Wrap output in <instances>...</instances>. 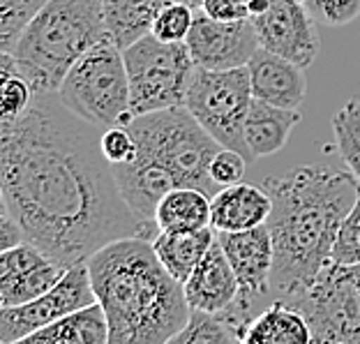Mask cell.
Wrapping results in <instances>:
<instances>
[{
  "mask_svg": "<svg viewBox=\"0 0 360 344\" xmlns=\"http://www.w3.org/2000/svg\"><path fill=\"white\" fill-rule=\"evenodd\" d=\"M0 190L26 241L63 268L84 264L120 238L155 241L134 215L97 125L39 93L19 118L0 120Z\"/></svg>",
  "mask_w": 360,
  "mask_h": 344,
  "instance_id": "6da1fadb",
  "label": "cell"
},
{
  "mask_svg": "<svg viewBox=\"0 0 360 344\" xmlns=\"http://www.w3.org/2000/svg\"><path fill=\"white\" fill-rule=\"evenodd\" d=\"M264 187L273 199L266 222L275 248L270 296L291 302L333 261V245L358 199L360 180L351 171L305 165L268 176Z\"/></svg>",
  "mask_w": 360,
  "mask_h": 344,
  "instance_id": "7a4b0ae2",
  "label": "cell"
},
{
  "mask_svg": "<svg viewBox=\"0 0 360 344\" xmlns=\"http://www.w3.org/2000/svg\"><path fill=\"white\" fill-rule=\"evenodd\" d=\"M86 264L109 321V344H171L190 321L183 282L165 268L153 241H113Z\"/></svg>",
  "mask_w": 360,
  "mask_h": 344,
  "instance_id": "3957f363",
  "label": "cell"
},
{
  "mask_svg": "<svg viewBox=\"0 0 360 344\" xmlns=\"http://www.w3.org/2000/svg\"><path fill=\"white\" fill-rule=\"evenodd\" d=\"M106 37L104 0H49L10 53L32 93H58L75 63Z\"/></svg>",
  "mask_w": 360,
  "mask_h": 344,
  "instance_id": "277c9868",
  "label": "cell"
},
{
  "mask_svg": "<svg viewBox=\"0 0 360 344\" xmlns=\"http://www.w3.org/2000/svg\"><path fill=\"white\" fill-rule=\"evenodd\" d=\"M129 129L139 144V155L167 167L178 187H196L210 199L219 192V185L210 178V162L222 146L185 104L136 116Z\"/></svg>",
  "mask_w": 360,
  "mask_h": 344,
  "instance_id": "5b68a950",
  "label": "cell"
},
{
  "mask_svg": "<svg viewBox=\"0 0 360 344\" xmlns=\"http://www.w3.org/2000/svg\"><path fill=\"white\" fill-rule=\"evenodd\" d=\"M60 102L100 129L129 125V77L122 49L111 37L97 42L68 72L58 90Z\"/></svg>",
  "mask_w": 360,
  "mask_h": 344,
  "instance_id": "8992f818",
  "label": "cell"
},
{
  "mask_svg": "<svg viewBox=\"0 0 360 344\" xmlns=\"http://www.w3.org/2000/svg\"><path fill=\"white\" fill-rule=\"evenodd\" d=\"M134 118L185 104L196 65L187 42H165L153 32L122 49Z\"/></svg>",
  "mask_w": 360,
  "mask_h": 344,
  "instance_id": "52a82bcc",
  "label": "cell"
},
{
  "mask_svg": "<svg viewBox=\"0 0 360 344\" xmlns=\"http://www.w3.org/2000/svg\"><path fill=\"white\" fill-rule=\"evenodd\" d=\"M289 305L307 319L316 344H360V264L330 261Z\"/></svg>",
  "mask_w": 360,
  "mask_h": 344,
  "instance_id": "ba28073f",
  "label": "cell"
},
{
  "mask_svg": "<svg viewBox=\"0 0 360 344\" xmlns=\"http://www.w3.org/2000/svg\"><path fill=\"white\" fill-rule=\"evenodd\" d=\"M255 100L248 65L233 70H199L196 68L185 106L224 148L240 151L252 160L245 144V118Z\"/></svg>",
  "mask_w": 360,
  "mask_h": 344,
  "instance_id": "9c48e42d",
  "label": "cell"
},
{
  "mask_svg": "<svg viewBox=\"0 0 360 344\" xmlns=\"http://www.w3.org/2000/svg\"><path fill=\"white\" fill-rule=\"evenodd\" d=\"M93 302H97V296L88 264L84 261V264L68 268L60 282L53 284L42 296L0 310V344H21L28 335Z\"/></svg>",
  "mask_w": 360,
  "mask_h": 344,
  "instance_id": "30bf717a",
  "label": "cell"
},
{
  "mask_svg": "<svg viewBox=\"0 0 360 344\" xmlns=\"http://www.w3.org/2000/svg\"><path fill=\"white\" fill-rule=\"evenodd\" d=\"M259 44L282 58L309 68L319 56L316 16L300 0H270V7L252 16Z\"/></svg>",
  "mask_w": 360,
  "mask_h": 344,
  "instance_id": "8fae6325",
  "label": "cell"
},
{
  "mask_svg": "<svg viewBox=\"0 0 360 344\" xmlns=\"http://www.w3.org/2000/svg\"><path fill=\"white\" fill-rule=\"evenodd\" d=\"M185 42L199 70L243 68L261 46L252 19L217 21L203 10H196Z\"/></svg>",
  "mask_w": 360,
  "mask_h": 344,
  "instance_id": "7c38bea8",
  "label": "cell"
},
{
  "mask_svg": "<svg viewBox=\"0 0 360 344\" xmlns=\"http://www.w3.org/2000/svg\"><path fill=\"white\" fill-rule=\"evenodd\" d=\"M222 250L240 284V298L250 300L259 310H266L270 296V275H273L275 248L268 224L245 231H217Z\"/></svg>",
  "mask_w": 360,
  "mask_h": 344,
  "instance_id": "4fadbf2b",
  "label": "cell"
},
{
  "mask_svg": "<svg viewBox=\"0 0 360 344\" xmlns=\"http://www.w3.org/2000/svg\"><path fill=\"white\" fill-rule=\"evenodd\" d=\"M68 268L56 264L42 250L23 241L0 255V307H12L42 296Z\"/></svg>",
  "mask_w": 360,
  "mask_h": 344,
  "instance_id": "5bb4252c",
  "label": "cell"
},
{
  "mask_svg": "<svg viewBox=\"0 0 360 344\" xmlns=\"http://www.w3.org/2000/svg\"><path fill=\"white\" fill-rule=\"evenodd\" d=\"M113 174H116L118 187L134 215L141 219L146 227L160 234L155 212L162 201V196L169 194L174 187H178L176 178L171 176L167 167L158 165L148 158L136 155L132 162H122V165H111Z\"/></svg>",
  "mask_w": 360,
  "mask_h": 344,
  "instance_id": "9a60e30c",
  "label": "cell"
},
{
  "mask_svg": "<svg viewBox=\"0 0 360 344\" xmlns=\"http://www.w3.org/2000/svg\"><path fill=\"white\" fill-rule=\"evenodd\" d=\"M185 298L192 310L201 312H224L240 296V284L231 264L222 250V243L215 238L201 259V264L192 270V275L183 282Z\"/></svg>",
  "mask_w": 360,
  "mask_h": 344,
  "instance_id": "2e32d148",
  "label": "cell"
},
{
  "mask_svg": "<svg viewBox=\"0 0 360 344\" xmlns=\"http://www.w3.org/2000/svg\"><path fill=\"white\" fill-rule=\"evenodd\" d=\"M248 70L252 93L257 100L277 104L282 109H298L305 100L307 81L302 75L305 68H300V65L259 46L248 63Z\"/></svg>",
  "mask_w": 360,
  "mask_h": 344,
  "instance_id": "e0dca14e",
  "label": "cell"
},
{
  "mask_svg": "<svg viewBox=\"0 0 360 344\" xmlns=\"http://www.w3.org/2000/svg\"><path fill=\"white\" fill-rule=\"evenodd\" d=\"M273 199L264 185L236 183L222 187L210 199V227L215 231H245L268 222Z\"/></svg>",
  "mask_w": 360,
  "mask_h": 344,
  "instance_id": "ac0fdd59",
  "label": "cell"
},
{
  "mask_svg": "<svg viewBox=\"0 0 360 344\" xmlns=\"http://www.w3.org/2000/svg\"><path fill=\"white\" fill-rule=\"evenodd\" d=\"M300 120L302 116L298 109H282V106L255 97L245 118V144H248L252 160L268 158L282 151Z\"/></svg>",
  "mask_w": 360,
  "mask_h": 344,
  "instance_id": "d6986e66",
  "label": "cell"
},
{
  "mask_svg": "<svg viewBox=\"0 0 360 344\" xmlns=\"http://www.w3.org/2000/svg\"><path fill=\"white\" fill-rule=\"evenodd\" d=\"M21 344H109V321L100 302L60 317Z\"/></svg>",
  "mask_w": 360,
  "mask_h": 344,
  "instance_id": "ffe728a7",
  "label": "cell"
},
{
  "mask_svg": "<svg viewBox=\"0 0 360 344\" xmlns=\"http://www.w3.org/2000/svg\"><path fill=\"white\" fill-rule=\"evenodd\" d=\"M215 238L217 231L212 227L196 229V231H160L155 236L153 248L169 273L178 282H185L206 257Z\"/></svg>",
  "mask_w": 360,
  "mask_h": 344,
  "instance_id": "44dd1931",
  "label": "cell"
},
{
  "mask_svg": "<svg viewBox=\"0 0 360 344\" xmlns=\"http://www.w3.org/2000/svg\"><path fill=\"white\" fill-rule=\"evenodd\" d=\"M248 344H309L312 331L300 310L284 300H273L252 321Z\"/></svg>",
  "mask_w": 360,
  "mask_h": 344,
  "instance_id": "7402d4cb",
  "label": "cell"
},
{
  "mask_svg": "<svg viewBox=\"0 0 360 344\" xmlns=\"http://www.w3.org/2000/svg\"><path fill=\"white\" fill-rule=\"evenodd\" d=\"M171 0H104V19L109 37L120 49L153 32L158 14Z\"/></svg>",
  "mask_w": 360,
  "mask_h": 344,
  "instance_id": "603a6c76",
  "label": "cell"
},
{
  "mask_svg": "<svg viewBox=\"0 0 360 344\" xmlns=\"http://www.w3.org/2000/svg\"><path fill=\"white\" fill-rule=\"evenodd\" d=\"M160 231H196L210 227V196L196 187H174L155 212Z\"/></svg>",
  "mask_w": 360,
  "mask_h": 344,
  "instance_id": "cb8c5ba5",
  "label": "cell"
},
{
  "mask_svg": "<svg viewBox=\"0 0 360 344\" xmlns=\"http://www.w3.org/2000/svg\"><path fill=\"white\" fill-rule=\"evenodd\" d=\"M333 134L345 165L360 180V100H349L335 113Z\"/></svg>",
  "mask_w": 360,
  "mask_h": 344,
  "instance_id": "d4e9b609",
  "label": "cell"
},
{
  "mask_svg": "<svg viewBox=\"0 0 360 344\" xmlns=\"http://www.w3.org/2000/svg\"><path fill=\"white\" fill-rule=\"evenodd\" d=\"M49 0H0V49L10 53L23 28Z\"/></svg>",
  "mask_w": 360,
  "mask_h": 344,
  "instance_id": "484cf974",
  "label": "cell"
},
{
  "mask_svg": "<svg viewBox=\"0 0 360 344\" xmlns=\"http://www.w3.org/2000/svg\"><path fill=\"white\" fill-rule=\"evenodd\" d=\"M0 70H3V81H0L3 84V100H0L3 116L0 120H14L28 109L35 93H32L28 81L16 72L12 53H3V68Z\"/></svg>",
  "mask_w": 360,
  "mask_h": 344,
  "instance_id": "4316f807",
  "label": "cell"
},
{
  "mask_svg": "<svg viewBox=\"0 0 360 344\" xmlns=\"http://www.w3.org/2000/svg\"><path fill=\"white\" fill-rule=\"evenodd\" d=\"M194 12L190 5L185 3H171L158 14V19L153 23V35L165 39V42H185L187 39V32L192 28V21H194Z\"/></svg>",
  "mask_w": 360,
  "mask_h": 344,
  "instance_id": "83f0119b",
  "label": "cell"
},
{
  "mask_svg": "<svg viewBox=\"0 0 360 344\" xmlns=\"http://www.w3.org/2000/svg\"><path fill=\"white\" fill-rule=\"evenodd\" d=\"M333 261L338 264H360V190L358 199L347 212L333 245Z\"/></svg>",
  "mask_w": 360,
  "mask_h": 344,
  "instance_id": "f1b7e54d",
  "label": "cell"
},
{
  "mask_svg": "<svg viewBox=\"0 0 360 344\" xmlns=\"http://www.w3.org/2000/svg\"><path fill=\"white\" fill-rule=\"evenodd\" d=\"M102 153L111 165L132 162L139 155V144L129 125H116L102 132Z\"/></svg>",
  "mask_w": 360,
  "mask_h": 344,
  "instance_id": "f546056e",
  "label": "cell"
},
{
  "mask_svg": "<svg viewBox=\"0 0 360 344\" xmlns=\"http://www.w3.org/2000/svg\"><path fill=\"white\" fill-rule=\"evenodd\" d=\"M248 162L250 160L245 158L240 151L224 148L222 146L210 162V178L219 185V190L226 185L240 183L243 176H245V165H248Z\"/></svg>",
  "mask_w": 360,
  "mask_h": 344,
  "instance_id": "4dcf8cb0",
  "label": "cell"
},
{
  "mask_svg": "<svg viewBox=\"0 0 360 344\" xmlns=\"http://www.w3.org/2000/svg\"><path fill=\"white\" fill-rule=\"evenodd\" d=\"M305 5L326 26H347L360 14V0H305Z\"/></svg>",
  "mask_w": 360,
  "mask_h": 344,
  "instance_id": "1f68e13d",
  "label": "cell"
},
{
  "mask_svg": "<svg viewBox=\"0 0 360 344\" xmlns=\"http://www.w3.org/2000/svg\"><path fill=\"white\" fill-rule=\"evenodd\" d=\"M203 12L217 21H238L250 19L248 5L238 3V0H203Z\"/></svg>",
  "mask_w": 360,
  "mask_h": 344,
  "instance_id": "d6a6232c",
  "label": "cell"
},
{
  "mask_svg": "<svg viewBox=\"0 0 360 344\" xmlns=\"http://www.w3.org/2000/svg\"><path fill=\"white\" fill-rule=\"evenodd\" d=\"M26 241V236H23V229L21 224L16 222L14 215L10 212V208L3 203V208H0V252L14 248V245H19Z\"/></svg>",
  "mask_w": 360,
  "mask_h": 344,
  "instance_id": "836d02e7",
  "label": "cell"
},
{
  "mask_svg": "<svg viewBox=\"0 0 360 344\" xmlns=\"http://www.w3.org/2000/svg\"><path fill=\"white\" fill-rule=\"evenodd\" d=\"M270 7V0H250L248 3V12H250V19L252 16H259V14H264L266 10Z\"/></svg>",
  "mask_w": 360,
  "mask_h": 344,
  "instance_id": "e575fe53",
  "label": "cell"
},
{
  "mask_svg": "<svg viewBox=\"0 0 360 344\" xmlns=\"http://www.w3.org/2000/svg\"><path fill=\"white\" fill-rule=\"evenodd\" d=\"M176 3H185V5H190L192 10H201V7H203V0H176Z\"/></svg>",
  "mask_w": 360,
  "mask_h": 344,
  "instance_id": "d590c367",
  "label": "cell"
},
{
  "mask_svg": "<svg viewBox=\"0 0 360 344\" xmlns=\"http://www.w3.org/2000/svg\"><path fill=\"white\" fill-rule=\"evenodd\" d=\"M238 3H243V5H248V3H250V0H238Z\"/></svg>",
  "mask_w": 360,
  "mask_h": 344,
  "instance_id": "8d00e7d4",
  "label": "cell"
},
{
  "mask_svg": "<svg viewBox=\"0 0 360 344\" xmlns=\"http://www.w3.org/2000/svg\"><path fill=\"white\" fill-rule=\"evenodd\" d=\"M300 3H305V0H300Z\"/></svg>",
  "mask_w": 360,
  "mask_h": 344,
  "instance_id": "74e56055",
  "label": "cell"
}]
</instances>
